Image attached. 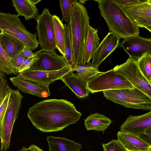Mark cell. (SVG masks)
<instances>
[{
	"mask_svg": "<svg viewBox=\"0 0 151 151\" xmlns=\"http://www.w3.org/2000/svg\"><path fill=\"white\" fill-rule=\"evenodd\" d=\"M81 115L71 102L54 99L35 103L29 108L27 116L33 125L43 132L62 130L76 123Z\"/></svg>",
	"mask_w": 151,
	"mask_h": 151,
	"instance_id": "6da1fadb",
	"label": "cell"
},
{
	"mask_svg": "<svg viewBox=\"0 0 151 151\" xmlns=\"http://www.w3.org/2000/svg\"><path fill=\"white\" fill-rule=\"evenodd\" d=\"M69 23L73 48V70L76 65L83 64V52L89 25V18L86 9L77 0H75L73 3Z\"/></svg>",
	"mask_w": 151,
	"mask_h": 151,
	"instance_id": "7a4b0ae2",
	"label": "cell"
},
{
	"mask_svg": "<svg viewBox=\"0 0 151 151\" xmlns=\"http://www.w3.org/2000/svg\"><path fill=\"white\" fill-rule=\"evenodd\" d=\"M95 1L98 3L100 13L106 21L110 31L120 38L125 39L139 36V28L113 0Z\"/></svg>",
	"mask_w": 151,
	"mask_h": 151,
	"instance_id": "3957f363",
	"label": "cell"
},
{
	"mask_svg": "<svg viewBox=\"0 0 151 151\" xmlns=\"http://www.w3.org/2000/svg\"><path fill=\"white\" fill-rule=\"evenodd\" d=\"M107 100L133 109L151 110V98L135 87L103 91Z\"/></svg>",
	"mask_w": 151,
	"mask_h": 151,
	"instance_id": "277c9868",
	"label": "cell"
},
{
	"mask_svg": "<svg viewBox=\"0 0 151 151\" xmlns=\"http://www.w3.org/2000/svg\"><path fill=\"white\" fill-rule=\"evenodd\" d=\"M19 17L17 14L0 12V30L18 39L32 50H34L39 45L37 35L30 32Z\"/></svg>",
	"mask_w": 151,
	"mask_h": 151,
	"instance_id": "5b68a950",
	"label": "cell"
},
{
	"mask_svg": "<svg viewBox=\"0 0 151 151\" xmlns=\"http://www.w3.org/2000/svg\"><path fill=\"white\" fill-rule=\"evenodd\" d=\"M86 87L92 93L107 90L135 88L113 69L102 72L89 79L86 83Z\"/></svg>",
	"mask_w": 151,
	"mask_h": 151,
	"instance_id": "8992f818",
	"label": "cell"
},
{
	"mask_svg": "<svg viewBox=\"0 0 151 151\" xmlns=\"http://www.w3.org/2000/svg\"><path fill=\"white\" fill-rule=\"evenodd\" d=\"M23 97L19 89H12L2 125L1 150L6 151L9 147L14 123L18 117Z\"/></svg>",
	"mask_w": 151,
	"mask_h": 151,
	"instance_id": "52a82bcc",
	"label": "cell"
},
{
	"mask_svg": "<svg viewBox=\"0 0 151 151\" xmlns=\"http://www.w3.org/2000/svg\"><path fill=\"white\" fill-rule=\"evenodd\" d=\"M113 69L134 87L151 98V85L140 70L137 60L129 57L124 63L116 65Z\"/></svg>",
	"mask_w": 151,
	"mask_h": 151,
	"instance_id": "ba28073f",
	"label": "cell"
},
{
	"mask_svg": "<svg viewBox=\"0 0 151 151\" xmlns=\"http://www.w3.org/2000/svg\"><path fill=\"white\" fill-rule=\"evenodd\" d=\"M53 19L48 9L45 8L37 20L38 41L42 50H52L56 48Z\"/></svg>",
	"mask_w": 151,
	"mask_h": 151,
	"instance_id": "9c48e42d",
	"label": "cell"
},
{
	"mask_svg": "<svg viewBox=\"0 0 151 151\" xmlns=\"http://www.w3.org/2000/svg\"><path fill=\"white\" fill-rule=\"evenodd\" d=\"M120 6L137 27L144 28L151 32V0H143L139 3Z\"/></svg>",
	"mask_w": 151,
	"mask_h": 151,
	"instance_id": "30bf717a",
	"label": "cell"
},
{
	"mask_svg": "<svg viewBox=\"0 0 151 151\" xmlns=\"http://www.w3.org/2000/svg\"><path fill=\"white\" fill-rule=\"evenodd\" d=\"M38 59L29 68L39 71H53L69 66L63 55H59L54 50L41 49L37 51Z\"/></svg>",
	"mask_w": 151,
	"mask_h": 151,
	"instance_id": "8fae6325",
	"label": "cell"
},
{
	"mask_svg": "<svg viewBox=\"0 0 151 151\" xmlns=\"http://www.w3.org/2000/svg\"><path fill=\"white\" fill-rule=\"evenodd\" d=\"M71 70H73L69 66L53 71H34L28 69L19 73L17 76L24 80L32 83L49 85L52 82L60 79Z\"/></svg>",
	"mask_w": 151,
	"mask_h": 151,
	"instance_id": "7c38bea8",
	"label": "cell"
},
{
	"mask_svg": "<svg viewBox=\"0 0 151 151\" xmlns=\"http://www.w3.org/2000/svg\"><path fill=\"white\" fill-rule=\"evenodd\" d=\"M120 45L129 57L136 60L145 54L151 53L150 38L132 37L124 39Z\"/></svg>",
	"mask_w": 151,
	"mask_h": 151,
	"instance_id": "4fadbf2b",
	"label": "cell"
},
{
	"mask_svg": "<svg viewBox=\"0 0 151 151\" xmlns=\"http://www.w3.org/2000/svg\"><path fill=\"white\" fill-rule=\"evenodd\" d=\"M120 38L110 31L101 42L95 51L91 65L98 68L99 65L119 47Z\"/></svg>",
	"mask_w": 151,
	"mask_h": 151,
	"instance_id": "5bb4252c",
	"label": "cell"
},
{
	"mask_svg": "<svg viewBox=\"0 0 151 151\" xmlns=\"http://www.w3.org/2000/svg\"><path fill=\"white\" fill-rule=\"evenodd\" d=\"M151 127V111L142 115H131L120 127V131L138 136Z\"/></svg>",
	"mask_w": 151,
	"mask_h": 151,
	"instance_id": "9a60e30c",
	"label": "cell"
},
{
	"mask_svg": "<svg viewBox=\"0 0 151 151\" xmlns=\"http://www.w3.org/2000/svg\"><path fill=\"white\" fill-rule=\"evenodd\" d=\"M9 79L13 85L22 93L43 98L50 95L49 85L32 83L24 80L18 76L11 77Z\"/></svg>",
	"mask_w": 151,
	"mask_h": 151,
	"instance_id": "2e32d148",
	"label": "cell"
},
{
	"mask_svg": "<svg viewBox=\"0 0 151 151\" xmlns=\"http://www.w3.org/2000/svg\"><path fill=\"white\" fill-rule=\"evenodd\" d=\"M117 137L127 151H151V144L138 136L119 131Z\"/></svg>",
	"mask_w": 151,
	"mask_h": 151,
	"instance_id": "e0dca14e",
	"label": "cell"
},
{
	"mask_svg": "<svg viewBox=\"0 0 151 151\" xmlns=\"http://www.w3.org/2000/svg\"><path fill=\"white\" fill-rule=\"evenodd\" d=\"M71 70L60 79L65 86L70 88L79 98H85L89 96L90 91L86 87V82Z\"/></svg>",
	"mask_w": 151,
	"mask_h": 151,
	"instance_id": "ac0fdd59",
	"label": "cell"
},
{
	"mask_svg": "<svg viewBox=\"0 0 151 151\" xmlns=\"http://www.w3.org/2000/svg\"><path fill=\"white\" fill-rule=\"evenodd\" d=\"M49 151H79L82 145L65 137L47 136Z\"/></svg>",
	"mask_w": 151,
	"mask_h": 151,
	"instance_id": "d6986e66",
	"label": "cell"
},
{
	"mask_svg": "<svg viewBox=\"0 0 151 151\" xmlns=\"http://www.w3.org/2000/svg\"><path fill=\"white\" fill-rule=\"evenodd\" d=\"M12 2L17 14L24 16L26 20L33 18L37 20L40 15L35 5L30 0H13Z\"/></svg>",
	"mask_w": 151,
	"mask_h": 151,
	"instance_id": "ffe728a7",
	"label": "cell"
},
{
	"mask_svg": "<svg viewBox=\"0 0 151 151\" xmlns=\"http://www.w3.org/2000/svg\"><path fill=\"white\" fill-rule=\"evenodd\" d=\"M111 123V121L109 118L97 112L91 114L84 120L87 130H95L103 133Z\"/></svg>",
	"mask_w": 151,
	"mask_h": 151,
	"instance_id": "44dd1931",
	"label": "cell"
},
{
	"mask_svg": "<svg viewBox=\"0 0 151 151\" xmlns=\"http://www.w3.org/2000/svg\"><path fill=\"white\" fill-rule=\"evenodd\" d=\"M98 32L97 29H95L89 25H88V36L83 54V64L90 62L99 45L100 39Z\"/></svg>",
	"mask_w": 151,
	"mask_h": 151,
	"instance_id": "7402d4cb",
	"label": "cell"
},
{
	"mask_svg": "<svg viewBox=\"0 0 151 151\" xmlns=\"http://www.w3.org/2000/svg\"><path fill=\"white\" fill-rule=\"evenodd\" d=\"M0 39L1 45L9 57L11 58L17 54L24 45L20 40L6 33L1 32Z\"/></svg>",
	"mask_w": 151,
	"mask_h": 151,
	"instance_id": "603a6c76",
	"label": "cell"
},
{
	"mask_svg": "<svg viewBox=\"0 0 151 151\" xmlns=\"http://www.w3.org/2000/svg\"><path fill=\"white\" fill-rule=\"evenodd\" d=\"M53 24L56 49L65 57V31L64 24L60 17L53 15Z\"/></svg>",
	"mask_w": 151,
	"mask_h": 151,
	"instance_id": "cb8c5ba5",
	"label": "cell"
},
{
	"mask_svg": "<svg viewBox=\"0 0 151 151\" xmlns=\"http://www.w3.org/2000/svg\"><path fill=\"white\" fill-rule=\"evenodd\" d=\"M73 70L76 71V74L86 83L90 79L102 72L99 71L98 68L93 67L90 62L87 64L77 65Z\"/></svg>",
	"mask_w": 151,
	"mask_h": 151,
	"instance_id": "d4e9b609",
	"label": "cell"
},
{
	"mask_svg": "<svg viewBox=\"0 0 151 151\" xmlns=\"http://www.w3.org/2000/svg\"><path fill=\"white\" fill-rule=\"evenodd\" d=\"M65 31V58L68 65L72 68L73 65V52L71 35L69 23L64 24Z\"/></svg>",
	"mask_w": 151,
	"mask_h": 151,
	"instance_id": "484cf974",
	"label": "cell"
},
{
	"mask_svg": "<svg viewBox=\"0 0 151 151\" xmlns=\"http://www.w3.org/2000/svg\"><path fill=\"white\" fill-rule=\"evenodd\" d=\"M137 61L140 70L151 85V53L145 54Z\"/></svg>",
	"mask_w": 151,
	"mask_h": 151,
	"instance_id": "4316f807",
	"label": "cell"
},
{
	"mask_svg": "<svg viewBox=\"0 0 151 151\" xmlns=\"http://www.w3.org/2000/svg\"><path fill=\"white\" fill-rule=\"evenodd\" d=\"M11 58L3 49L0 39V71L8 75L12 74L9 66Z\"/></svg>",
	"mask_w": 151,
	"mask_h": 151,
	"instance_id": "83f0119b",
	"label": "cell"
},
{
	"mask_svg": "<svg viewBox=\"0 0 151 151\" xmlns=\"http://www.w3.org/2000/svg\"><path fill=\"white\" fill-rule=\"evenodd\" d=\"M74 0H59V4L62 14V20L68 23L70 20Z\"/></svg>",
	"mask_w": 151,
	"mask_h": 151,
	"instance_id": "f1b7e54d",
	"label": "cell"
},
{
	"mask_svg": "<svg viewBox=\"0 0 151 151\" xmlns=\"http://www.w3.org/2000/svg\"><path fill=\"white\" fill-rule=\"evenodd\" d=\"M22 50L17 54L11 58L10 61L9 66L12 73L15 75H18L19 69L23 63L24 58L22 53Z\"/></svg>",
	"mask_w": 151,
	"mask_h": 151,
	"instance_id": "f546056e",
	"label": "cell"
},
{
	"mask_svg": "<svg viewBox=\"0 0 151 151\" xmlns=\"http://www.w3.org/2000/svg\"><path fill=\"white\" fill-rule=\"evenodd\" d=\"M12 89L5 74L0 71V104L5 96Z\"/></svg>",
	"mask_w": 151,
	"mask_h": 151,
	"instance_id": "4dcf8cb0",
	"label": "cell"
},
{
	"mask_svg": "<svg viewBox=\"0 0 151 151\" xmlns=\"http://www.w3.org/2000/svg\"><path fill=\"white\" fill-rule=\"evenodd\" d=\"M103 151H127L118 140L113 139L108 143L102 144Z\"/></svg>",
	"mask_w": 151,
	"mask_h": 151,
	"instance_id": "1f68e13d",
	"label": "cell"
},
{
	"mask_svg": "<svg viewBox=\"0 0 151 151\" xmlns=\"http://www.w3.org/2000/svg\"><path fill=\"white\" fill-rule=\"evenodd\" d=\"M10 92L5 96L0 104V139L1 137L2 125L4 117L6 110L10 94Z\"/></svg>",
	"mask_w": 151,
	"mask_h": 151,
	"instance_id": "d6a6232c",
	"label": "cell"
},
{
	"mask_svg": "<svg viewBox=\"0 0 151 151\" xmlns=\"http://www.w3.org/2000/svg\"><path fill=\"white\" fill-rule=\"evenodd\" d=\"M37 51L34 53L33 56L29 58H24L23 63L19 68L18 73L29 69L30 67L38 59Z\"/></svg>",
	"mask_w": 151,
	"mask_h": 151,
	"instance_id": "836d02e7",
	"label": "cell"
},
{
	"mask_svg": "<svg viewBox=\"0 0 151 151\" xmlns=\"http://www.w3.org/2000/svg\"><path fill=\"white\" fill-rule=\"evenodd\" d=\"M121 6H129L142 1L143 0H113Z\"/></svg>",
	"mask_w": 151,
	"mask_h": 151,
	"instance_id": "e575fe53",
	"label": "cell"
},
{
	"mask_svg": "<svg viewBox=\"0 0 151 151\" xmlns=\"http://www.w3.org/2000/svg\"><path fill=\"white\" fill-rule=\"evenodd\" d=\"M139 137L142 140L151 144V127L147 129Z\"/></svg>",
	"mask_w": 151,
	"mask_h": 151,
	"instance_id": "d590c367",
	"label": "cell"
},
{
	"mask_svg": "<svg viewBox=\"0 0 151 151\" xmlns=\"http://www.w3.org/2000/svg\"><path fill=\"white\" fill-rule=\"evenodd\" d=\"M22 53L24 58H27L32 57L34 53L28 47L25 45L23 48Z\"/></svg>",
	"mask_w": 151,
	"mask_h": 151,
	"instance_id": "8d00e7d4",
	"label": "cell"
},
{
	"mask_svg": "<svg viewBox=\"0 0 151 151\" xmlns=\"http://www.w3.org/2000/svg\"><path fill=\"white\" fill-rule=\"evenodd\" d=\"M29 147L30 151H43L42 149L34 145H30Z\"/></svg>",
	"mask_w": 151,
	"mask_h": 151,
	"instance_id": "74e56055",
	"label": "cell"
},
{
	"mask_svg": "<svg viewBox=\"0 0 151 151\" xmlns=\"http://www.w3.org/2000/svg\"><path fill=\"white\" fill-rule=\"evenodd\" d=\"M30 1L34 5H35L38 3L40 2L41 0H30Z\"/></svg>",
	"mask_w": 151,
	"mask_h": 151,
	"instance_id": "f35d334b",
	"label": "cell"
},
{
	"mask_svg": "<svg viewBox=\"0 0 151 151\" xmlns=\"http://www.w3.org/2000/svg\"><path fill=\"white\" fill-rule=\"evenodd\" d=\"M19 151H30V150L29 147L26 148L25 147H23Z\"/></svg>",
	"mask_w": 151,
	"mask_h": 151,
	"instance_id": "ab89813d",
	"label": "cell"
},
{
	"mask_svg": "<svg viewBox=\"0 0 151 151\" xmlns=\"http://www.w3.org/2000/svg\"><path fill=\"white\" fill-rule=\"evenodd\" d=\"M87 1V0H79V2H80L81 4H85L86 2Z\"/></svg>",
	"mask_w": 151,
	"mask_h": 151,
	"instance_id": "60d3db41",
	"label": "cell"
},
{
	"mask_svg": "<svg viewBox=\"0 0 151 151\" xmlns=\"http://www.w3.org/2000/svg\"><path fill=\"white\" fill-rule=\"evenodd\" d=\"M0 151H3L2 150H1Z\"/></svg>",
	"mask_w": 151,
	"mask_h": 151,
	"instance_id": "b9f144b4",
	"label": "cell"
},
{
	"mask_svg": "<svg viewBox=\"0 0 151 151\" xmlns=\"http://www.w3.org/2000/svg\"></svg>",
	"mask_w": 151,
	"mask_h": 151,
	"instance_id": "7bdbcfd3",
	"label": "cell"
}]
</instances>
